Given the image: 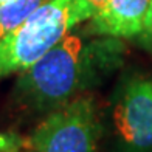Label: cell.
Here are the masks:
<instances>
[{
	"label": "cell",
	"mask_w": 152,
	"mask_h": 152,
	"mask_svg": "<svg viewBox=\"0 0 152 152\" xmlns=\"http://www.w3.org/2000/svg\"><path fill=\"white\" fill-rule=\"evenodd\" d=\"M126 45L118 37L68 33L31 68L14 88L17 104L31 112H51L102 84L121 67Z\"/></svg>",
	"instance_id": "1"
},
{
	"label": "cell",
	"mask_w": 152,
	"mask_h": 152,
	"mask_svg": "<svg viewBox=\"0 0 152 152\" xmlns=\"http://www.w3.org/2000/svg\"><path fill=\"white\" fill-rule=\"evenodd\" d=\"M86 20L79 0H48L39 6L17 30L0 40V79L31 68Z\"/></svg>",
	"instance_id": "2"
},
{
	"label": "cell",
	"mask_w": 152,
	"mask_h": 152,
	"mask_svg": "<svg viewBox=\"0 0 152 152\" xmlns=\"http://www.w3.org/2000/svg\"><path fill=\"white\" fill-rule=\"evenodd\" d=\"M99 118L88 95L51 110L26 141L28 152H99Z\"/></svg>",
	"instance_id": "3"
},
{
	"label": "cell",
	"mask_w": 152,
	"mask_h": 152,
	"mask_svg": "<svg viewBox=\"0 0 152 152\" xmlns=\"http://www.w3.org/2000/svg\"><path fill=\"white\" fill-rule=\"evenodd\" d=\"M121 152H152V79L134 75L118 88L112 109Z\"/></svg>",
	"instance_id": "4"
},
{
	"label": "cell",
	"mask_w": 152,
	"mask_h": 152,
	"mask_svg": "<svg viewBox=\"0 0 152 152\" xmlns=\"http://www.w3.org/2000/svg\"><path fill=\"white\" fill-rule=\"evenodd\" d=\"M151 0H107L104 8L88 20L90 36L134 37L141 34Z\"/></svg>",
	"instance_id": "5"
},
{
	"label": "cell",
	"mask_w": 152,
	"mask_h": 152,
	"mask_svg": "<svg viewBox=\"0 0 152 152\" xmlns=\"http://www.w3.org/2000/svg\"><path fill=\"white\" fill-rule=\"evenodd\" d=\"M48 0H11L0 3V40L17 30L39 6Z\"/></svg>",
	"instance_id": "6"
},
{
	"label": "cell",
	"mask_w": 152,
	"mask_h": 152,
	"mask_svg": "<svg viewBox=\"0 0 152 152\" xmlns=\"http://www.w3.org/2000/svg\"><path fill=\"white\" fill-rule=\"evenodd\" d=\"M79 3H81L82 11L86 12L87 19L90 20L96 12L104 8V5L107 3V0H79Z\"/></svg>",
	"instance_id": "7"
},
{
	"label": "cell",
	"mask_w": 152,
	"mask_h": 152,
	"mask_svg": "<svg viewBox=\"0 0 152 152\" xmlns=\"http://www.w3.org/2000/svg\"><path fill=\"white\" fill-rule=\"evenodd\" d=\"M141 34H143L144 37L148 36L149 39H152V0H151V3H149V10L146 12V17H144Z\"/></svg>",
	"instance_id": "8"
},
{
	"label": "cell",
	"mask_w": 152,
	"mask_h": 152,
	"mask_svg": "<svg viewBox=\"0 0 152 152\" xmlns=\"http://www.w3.org/2000/svg\"><path fill=\"white\" fill-rule=\"evenodd\" d=\"M17 140H19V137L14 135V134H11V135H2L0 134V152H5V151L11 149L17 143Z\"/></svg>",
	"instance_id": "9"
},
{
	"label": "cell",
	"mask_w": 152,
	"mask_h": 152,
	"mask_svg": "<svg viewBox=\"0 0 152 152\" xmlns=\"http://www.w3.org/2000/svg\"><path fill=\"white\" fill-rule=\"evenodd\" d=\"M6 2H11V0H0V3H6Z\"/></svg>",
	"instance_id": "10"
}]
</instances>
